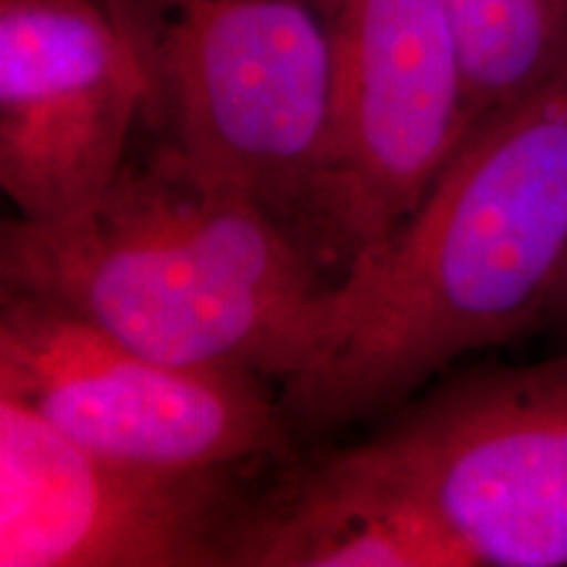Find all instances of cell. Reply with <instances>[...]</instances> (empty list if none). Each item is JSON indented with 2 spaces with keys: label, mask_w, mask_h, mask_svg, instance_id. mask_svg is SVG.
Masks as SVG:
<instances>
[{
  "label": "cell",
  "mask_w": 567,
  "mask_h": 567,
  "mask_svg": "<svg viewBox=\"0 0 567 567\" xmlns=\"http://www.w3.org/2000/svg\"><path fill=\"white\" fill-rule=\"evenodd\" d=\"M103 3L145 80L153 151L321 229L331 42L316 0Z\"/></svg>",
  "instance_id": "4"
},
{
  "label": "cell",
  "mask_w": 567,
  "mask_h": 567,
  "mask_svg": "<svg viewBox=\"0 0 567 567\" xmlns=\"http://www.w3.org/2000/svg\"><path fill=\"white\" fill-rule=\"evenodd\" d=\"M439 3L463 59L465 134L481 118L526 95L567 59V0Z\"/></svg>",
  "instance_id": "9"
},
{
  "label": "cell",
  "mask_w": 567,
  "mask_h": 567,
  "mask_svg": "<svg viewBox=\"0 0 567 567\" xmlns=\"http://www.w3.org/2000/svg\"><path fill=\"white\" fill-rule=\"evenodd\" d=\"M565 260L567 59L481 118L384 247L344 271L352 326L281 386L292 429L400 408L465 354L536 331Z\"/></svg>",
  "instance_id": "2"
},
{
  "label": "cell",
  "mask_w": 567,
  "mask_h": 567,
  "mask_svg": "<svg viewBox=\"0 0 567 567\" xmlns=\"http://www.w3.org/2000/svg\"><path fill=\"white\" fill-rule=\"evenodd\" d=\"M331 42L321 231L347 271L384 247L465 134V71L439 0H316Z\"/></svg>",
  "instance_id": "7"
},
{
  "label": "cell",
  "mask_w": 567,
  "mask_h": 567,
  "mask_svg": "<svg viewBox=\"0 0 567 567\" xmlns=\"http://www.w3.org/2000/svg\"><path fill=\"white\" fill-rule=\"evenodd\" d=\"M308 473L394 517L439 567H565L567 344L450 375Z\"/></svg>",
  "instance_id": "3"
},
{
  "label": "cell",
  "mask_w": 567,
  "mask_h": 567,
  "mask_svg": "<svg viewBox=\"0 0 567 567\" xmlns=\"http://www.w3.org/2000/svg\"><path fill=\"white\" fill-rule=\"evenodd\" d=\"M271 381L155 360L40 297L0 289V394L97 455L163 467L292 452Z\"/></svg>",
  "instance_id": "5"
},
{
  "label": "cell",
  "mask_w": 567,
  "mask_h": 567,
  "mask_svg": "<svg viewBox=\"0 0 567 567\" xmlns=\"http://www.w3.org/2000/svg\"><path fill=\"white\" fill-rule=\"evenodd\" d=\"M250 467L97 455L0 394V567H239Z\"/></svg>",
  "instance_id": "6"
},
{
  "label": "cell",
  "mask_w": 567,
  "mask_h": 567,
  "mask_svg": "<svg viewBox=\"0 0 567 567\" xmlns=\"http://www.w3.org/2000/svg\"><path fill=\"white\" fill-rule=\"evenodd\" d=\"M316 243L237 187L168 155L122 166L55 221L0 229V281L61 305L163 363L279 381L310 373L354 318L344 276L321 279Z\"/></svg>",
  "instance_id": "1"
},
{
  "label": "cell",
  "mask_w": 567,
  "mask_h": 567,
  "mask_svg": "<svg viewBox=\"0 0 567 567\" xmlns=\"http://www.w3.org/2000/svg\"><path fill=\"white\" fill-rule=\"evenodd\" d=\"M145 80L103 0H0V187L24 221L97 200L126 163Z\"/></svg>",
  "instance_id": "8"
},
{
  "label": "cell",
  "mask_w": 567,
  "mask_h": 567,
  "mask_svg": "<svg viewBox=\"0 0 567 567\" xmlns=\"http://www.w3.org/2000/svg\"><path fill=\"white\" fill-rule=\"evenodd\" d=\"M538 329H549L567 344V260L559 271L555 287L544 305L542 318H538Z\"/></svg>",
  "instance_id": "10"
}]
</instances>
